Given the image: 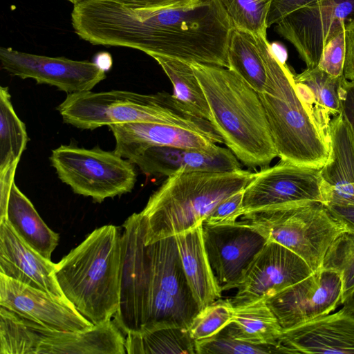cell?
I'll use <instances>...</instances> for the list:
<instances>
[{
  "label": "cell",
  "instance_id": "6da1fadb",
  "mask_svg": "<svg viewBox=\"0 0 354 354\" xmlns=\"http://www.w3.org/2000/svg\"><path fill=\"white\" fill-rule=\"evenodd\" d=\"M71 19L75 33L94 45L130 47L150 56L229 68L233 28L218 0L151 9L86 0L74 6Z\"/></svg>",
  "mask_w": 354,
  "mask_h": 354
},
{
  "label": "cell",
  "instance_id": "7a4b0ae2",
  "mask_svg": "<svg viewBox=\"0 0 354 354\" xmlns=\"http://www.w3.org/2000/svg\"><path fill=\"white\" fill-rule=\"evenodd\" d=\"M122 227L120 306L113 321L124 335L162 326L188 328L200 309L175 236L145 245L140 213Z\"/></svg>",
  "mask_w": 354,
  "mask_h": 354
},
{
  "label": "cell",
  "instance_id": "3957f363",
  "mask_svg": "<svg viewBox=\"0 0 354 354\" xmlns=\"http://www.w3.org/2000/svg\"><path fill=\"white\" fill-rule=\"evenodd\" d=\"M190 64L223 143L244 165L268 167L278 154L259 93L228 68Z\"/></svg>",
  "mask_w": 354,
  "mask_h": 354
},
{
  "label": "cell",
  "instance_id": "277c9868",
  "mask_svg": "<svg viewBox=\"0 0 354 354\" xmlns=\"http://www.w3.org/2000/svg\"><path fill=\"white\" fill-rule=\"evenodd\" d=\"M122 233L113 225L93 230L55 265L65 297L94 326L111 320L120 306Z\"/></svg>",
  "mask_w": 354,
  "mask_h": 354
},
{
  "label": "cell",
  "instance_id": "5b68a950",
  "mask_svg": "<svg viewBox=\"0 0 354 354\" xmlns=\"http://www.w3.org/2000/svg\"><path fill=\"white\" fill-rule=\"evenodd\" d=\"M254 173L177 171L167 177L140 212L145 245L203 224L223 199L243 189Z\"/></svg>",
  "mask_w": 354,
  "mask_h": 354
},
{
  "label": "cell",
  "instance_id": "8992f818",
  "mask_svg": "<svg viewBox=\"0 0 354 354\" xmlns=\"http://www.w3.org/2000/svg\"><path fill=\"white\" fill-rule=\"evenodd\" d=\"M64 122L81 129L131 122L173 125L223 142L212 123L196 114L174 95L112 90L68 94L57 107Z\"/></svg>",
  "mask_w": 354,
  "mask_h": 354
},
{
  "label": "cell",
  "instance_id": "52a82bcc",
  "mask_svg": "<svg viewBox=\"0 0 354 354\" xmlns=\"http://www.w3.org/2000/svg\"><path fill=\"white\" fill-rule=\"evenodd\" d=\"M266 61L267 82L259 95L278 157L297 165L322 167L329 154L328 138L313 121L297 95L294 75L272 46Z\"/></svg>",
  "mask_w": 354,
  "mask_h": 354
},
{
  "label": "cell",
  "instance_id": "ba28073f",
  "mask_svg": "<svg viewBox=\"0 0 354 354\" xmlns=\"http://www.w3.org/2000/svg\"><path fill=\"white\" fill-rule=\"evenodd\" d=\"M294 252L313 271L322 267L327 250L345 231L326 205L310 201L243 214L239 221Z\"/></svg>",
  "mask_w": 354,
  "mask_h": 354
},
{
  "label": "cell",
  "instance_id": "9c48e42d",
  "mask_svg": "<svg viewBox=\"0 0 354 354\" xmlns=\"http://www.w3.org/2000/svg\"><path fill=\"white\" fill-rule=\"evenodd\" d=\"M124 335L113 320L84 331H62L0 306V354H124Z\"/></svg>",
  "mask_w": 354,
  "mask_h": 354
},
{
  "label": "cell",
  "instance_id": "30bf717a",
  "mask_svg": "<svg viewBox=\"0 0 354 354\" xmlns=\"http://www.w3.org/2000/svg\"><path fill=\"white\" fill-rule=\"evenodd\" d=\"M50 160L74 193L97 203L131 192L136 182L134 164L115 151L61 145L52 151Z\"/></svg>",
  "mask_w": 354,
  "mask_h": 354
},
{
  "label": "cell",
  "instance_id": "8fae6325",
  "mask_svg": "<svg viewBox=\"0 0 354 354\" xmlns=\"http://www.w3.org/2000/svg\"><path fill=\"white\" fill-rule=\"evenodd\" d=\"M321 168L283 160L262 168L243 189V214L304 202L324 203Z\"/></svg>",
  "mask_w": 354,
  "mask_h": 354
},
{
  "label": "cell",
  "instance_id": "7c38bea8",
  "mask_svg": "<svg viewBox=\"0 0 354 354\" xmlns=\"http://www.w3.org/2000/svg\"><path fill=\"white\" fill-rule=\"evenodd\" d=\"M353 21L354 0H319L287 15L276 31L295 46L306 68H314L326 42Z\"/></svg>",
  "mask_w": 354,
  "mask_h": 354
},
{
  "label": "cell",
  "instance_id": "4fadbf2b",
  "mask_svg": "<svg viewBox=\"0 0 354 354\" xmlns=\"http://www.w3.org/2000/svg\"><path fill=\"white\" fill-rule=\"evenodd\" d=\"M342 283L337 272L320 268L266 299L283 330L334 311L342 304Z\"/></svg>",
  "mask_w": 354,
  "mask_h": 354
},
{
  "label": "cell",
  "instance_id": "5bb4252c",
  "mask_svg": "<svg viewBox=\"0 0 354 354\" xmlns=\"http://www.w3.org/2000/svg\"><path fill=\"white\" fill-rule=\"evenodd\" d=\"M1 67L22 79L56 86L68 94L86 92L106 78L105 70L96 62L51 57L0 48Z\"/></svg>",
  "mask_w": 354,
  "mask_h": 354
},
{
  "label": "cell",
  "instance_id": "9a60e30c",
  "mask_svg": "<svg viewBox=\"0 0 354 354\" xmlns=\"http://www.w3.org/2000/svg\"><path fill=\"white\" fill-rule=\"evenodd\" d=\"M203 226L207 255L222 290L236 288L256 254L268 242L261 234L237 221Z\"/></svg>",
  "mask_w": 354,
  "mask_h": 354
},
{
  "label": "cell",
  "instance_id": "2e32d148",
  "mask_svg": "<svg viewBox=\"0 0 354 354\" xmlns=\"http://www.w3.org/2000/svg\"><path fill=\"white\" fill-rule=\"evenodd\" d=\"M299 256L268 241L256 254L237 286L233 305L260 298L268 299L313 273Z\"/></svg>",
  "mask_w": 354,
  "mask_h": 354
},
{
  "label": "cell",
  "instance_id": "e0dca14e",
  "mask_svg": "<svg viewBox=\"0 0 354 354\" xmlns=\"http://www.w3.org/2000/svg\"><path fill=\"white\" fill-rule=\"evenodd\" d=\"M0 306L45 327L79 332L93 324L65 297L20 283L0 274Z\"/></svg>",
  "mask_w": 354,
  "mask_h": 354
},
{
  "label": "cell",
  "instance_id": "ac0fdd59",
  "mask_svg": "<svg viewBox=\"0 0 354 354\" xmlns=\"http://www.w3.org/2000/svg\"><path fill=\"white\" fill-rule=\"evenodd\" d=\"M278 343L283 353H354V315L343 306L283 330Z\"/></svg>",
  "mask_w": 354,
  "mask_h": 354
},
{
  "label": "cell",
  "instance_id": "d6986e66",
  "mask_svg": "<svg viewBox=\"0 0 354 354\" xmlns=\"http://www.w3.org/2000/svg\"><path fill=\"white\" fill-rule=\"evenodd\" d=\"M109 127L115 140V152L129 161L151 146L206 149L223 143L196 131L164 124L131 122L111 124Z\"/></svg>",
  "mask_w": 354,
  "mask_h": 354
},
{
  "label": "cell",
  "instance_id": "ffe728a7",
  "mask_svg": "<svg viewBox=\"0 0 354 354\" xmlns=\"http://www.w3.org/2000/svg\"><path fill=\"white\" fill-rule=\"evenodd\" d=\"M55 263L26 244L6 218H0V274L59 297Z\"/></svg>",
  "mask_w": 354,
  "mask_h": 354
},
{
  "label": "cell",
  "instance_id": "44dd1931",
  "mask_svg": "<svg viewBox=\"0 0 354 354\" xmlns=\"http://www.w3.org/2000/svg\"><path fill=\"white\" fill-rule=\"evenodd\" d=\"M328 140V157L321 168L324 204H354V136L342 112L330 122Z\"/></svg>",
  "mask_w": 354,
  "mask_h": 354
},
{
  "label": "cell",
  "instance_id": "7402d4cb",
  "mask_svg": "<svg viewBox=\"0 0 354 354\" xmlns=\"http://www.w3.org/2000/svg\"><path fill=\"white\" fill-rule=\"evenodd\" d=\"M344 79L343 75L333 77L318 66L306 68L294 75L299 99L328 140L330 122L342 112L341 90Z\"/></svg>",
  "mask_w": 354,
  "mask_h": 354
},
{
  "label": "cell",
  "instance_id": "603a6c76",
  "mask_svg": "<svg viewBox=\"0 0 354 354\" xmlns=\"http://www.w3.org/2000/svg\"><path fill=\"white\" fill-rule=\"evenodd\" d=\"M182 266L200 310L221 297L204 245L202 225L175 236Z\"/></svg>",
  "mask_w": 354,
  "mask_h": 354
},
{
  "label": "cell",
  "instance_id": "cb8c5ba5",
  "mask_svg": "<svg viewBox=\"0 0 354 354\" xmlns=\"http://www.w3.org/2000/svg\"><path fill=\"white\" fill-rule=\"evenodd\" d=\"M5 218L26 244L50 260L59 236L44 223L32 203L15 183L10 189Z\"/></svg>",
  "mask_w": 354,
  "mask_h": 354
},
{
  "label": "cell",
  "instance_id": "d4e9b609",
  "mask_svg": "<svg viewBox=\"0 0 354 354\" xmlns=\"http://www.w3.org/2000/svg\"><path fill=\"white\" fill-rule=\"evenodd\" d=\"M270 46L267 37L235 28L231 30L227 48L228 68L239 75L258 93L266 88V57Z\"/></svg>",
  "mask_w": 354,
  "mask_h": 354
},
{
  "label": "cell",
  "instance_id": "484cf974",
  "mask_svg": "<svg viewBox=\"0 0 354 354\" xmlns=\"http://www.w3.org/2000/svg\"><path fill=\"white\" fill-rule=\"evenodd\" d=\"M235 338L253 344H278L282 328L266 298L234 305L232 322L226 326Z\"/></svg>",
  "mask_w": 354,
  "mask_h": 354
},
{
  "label": "cell",
  "instance_id": "4316f807",
  "mask_svg": "<svg viewBox=\"0 0 354 354\" xmlns=\"http://www.w3.org/2000/svg\"><path fill=\"white\" fill-rule=\"evenodd\" d=\"M129 354H196L195 340L187 328L162 326L126 335Z\"/></svg>",
  "mask_w": 354,
  "mask_h": 354
},
{
  "label": "cell",
  "instance_id": "83f0119b",
  "mask_svg": "<svg viewBox=\"0 0 354 354\" xmlns=\"http://www.w3.org/2000/svg\"><path fill=\"white\" fill-rule=\"evenodd\" d=\"M151 57L170 80L174 97L196 114L211 122L207 100L190 63L162 55Z\"/></svg>",
  "mask_w": 354,
  "mask_h": 354
},
{
  "label": "cell",
  "instance_id": "f1b7e54d",
  "mask_svg": "<svg viewBox=\"0 0 354 354\" xmlns=\"http://www.w3.org/2000/svg\"><path fill=\"white\" fill-rule=\"evenodd\" d=\"M28 138L15 113L7 86L0 87V171L17 167Z\"/></svg>",
  "mask_w": 354,
  "mask_h": 354
},
{
  "label": "cell",
  "instance_id": "f546056e",
  "mask_svg": "<svg viewBox=\"0 0 354 354\" xmlns=\"http://www.w3.org/2000/svg\"><path fill=\"white\" fill-rule=\"evenodd\" d=\"M233 28L266 37L272 0H218Z\"/></svg>",
  "mask_w": 354,
  "mask_h": 354
},
{
  "label": "cell",
  "instance_id": "4dcf8cb0",
  "mask_svg": "<svg viewBox=\"0 0 354 354\" xmlns=\"http://www.w3.org/2000/svg\"><path fill=\"white\" fill-rule=\"evenodd\" d=\"M239 160L229 148L217 145L206 149H185L180 171L232 172L241 169Z\"/></svg>",
  "mask_w": 354,
  "mask_h": 354
},
{
  "label": "cell",
  "instance_id": "1f68e13d",
  "mask_svg": "<svg viewBox=\"0 0 354 354\" xmlns=\"http://www.w3.org/2000/svg\"><path fill=\"white\" fill-rule=\"evenodd\" d=\"M322 268L340 275L342 304L354 290V233L344 232L331 244L324 257Z\"/></svg>",
  "mask_w": 354,
  "mask_h": 354
},
{
  "label": "cell",
  "instance_id": "d6a6232c",
  "mask_svg": "<svg viewBox=\"0 0 354 354\" xmlns=\"http://www.w3.org/2000/svg\"><path fill=\"white\" fill-rule=\"evenodd\" d=\"M196 354L283 353L278 344H253L233 337L226 326L214 335L195 341Z\"/></svg>",
  "mask_w": 354,
  "mask_h": 354
},
{
  "label": "cell",
  "instance_id": "836d02e7",
  "mask_svg": "<svg viewBox=\"0 0 354 354\" xmlns=\"http://www.w3.org/2000/svg\"><path fill=\"white\" fill-rule=\"evenodd\" d=\"M185 149L167 146H151L131 162L147 175L170 176L180 171Z\"/></svg>",
  "mask_w": 354,
  "mask_h": 354
},
{
  "label": "cell",
  "instance_id": "e575fe53",
  "mask_svg": "<svg viewBox=\"0 0 354 354\" xmlns=\"http://www.w3.org/2000/svg\"><path fill=\"white\" fill-rule=\"evenodd\" d=\"M233 310L230 299L220 298L201 309L188 328L192 338L196 341L217 333L232 322Z\"/></svg>",
  "mask_w": 354,
  "mask_h": 354
},
{
  "label": "cell",
  "instance_id": "d590c367",
  "mask_svg": "<svg viewBox=\"0 0 354 354\" xmlns=\"http://www.w3.org/2000/svg\"><path fill=\"white\" fill-rule=\"evenodd\" d=\"M345 57L346 29L344 28L325 44L318 67L333 77H340L343 75Z\"/></svg>",
  "mask_w": 354,
  "mask_h": 354
},
{
  "label": "cell",
  "instance_id": "8d00e7d4",
  "mask_svg": "<svg viewBox=\"0 0 354 354\" xmlns=\"http://www.w3.org/2000/svg\"><path fill=\"white\" fill-rule=\"evenodd\" d=\"M243 189L236 192L221 201L203 223L219 225L236 223L238 218L243 214Z\"/></svg>",
  "mask_w": 354,
  "mask_h": 354
},
{
  "label": "cell",
  "instance_id": "74e56055",
  "mask_svg": "<svg viewBox=\"0 0 354 354\" xmlns=\"http://www.w3.org/2000/svg\"><path fill=\"white\" fill-rule=\"evenodd\" d=\"M319 0H272L267 19L268 27L277 24L292 12Z\"/></svg>",
  "mask_w": 354,
  "mask_h": 354
},
{
  "label": "cell",
  "instance_id": "f35d334b",
  "mask_svg": "<svg viewBox=\"0 0 354 354\" xmlns=\"http://www.w3.org/2000/svg\"><path fill=\"white\" fill-rule=\"evenodd\" d=\"M325 205L332 216L346 232L354 233V204L328 203Z\"/></svg>",
  "mask_w": 354,
  "mask_h": 354
},
{
  "label": "cell",
  "instance_id": "ab89813d",
  "mask_svg": "<svg viewBox=\"0 0 354 354\" xmlns=\"http://www.w3.org/2000/svg\"><path fill=\"white\" fill-rule=\"evenodd\" d=\"M342 112L348 122L354 136V80H343L341 90Z\"/></svg>",
  "mask_w": 354,
  "mask_h": 354
},
{
  "label": "cell",
  "instance_id": "60d3db41",
  "mask_svg": "<svg viewBox=\"0 0 354 354\" xmlns=\"http://www.w3.org/2000/svg\"><path fill=\"white\" fill-rule=\"evenodd\" d=\"M133 9H151L190 3L195 0H109Z\"/></svg>",
  "mask_w": 354,
  "mask_h": 354
},
{
  "label": "cell",
  "instance_id": "b9f144b4",
  "mask_svg": "<svg viewBox=\"0 0 354 354\" xmlns=\"http://www.w3.org/2000/svg\"><path fill=\"white\" fill-rule=\"evenodd\" d=\"M346 57L343 76L348 81L354 80V21L346 25Z\"/></svg>",
  "mask_w": 354,
  "mask_h": 354
},
{
  "label": "cell",
  "instance_id": "7bdbcfd3",
  "mask_svg": "<svg viewBox=\"0 0 354 354\" xmlns=\"http://www.w3.org/2000/svg\"><path fill=\"white\" fill-rule=\"evenodd\" d=\"M342 304L344 308L354 315V290L344 299Z\"/></svg>",
  "mask_w": 354,
  "mask_h": 354
},
{
  "label": "cell",
  "instance_id": "ee69618b",
  "mask_svg": "<svg viewBox=\"0 0 354 354\" xmlns=\"http://www.w3.org/2000/svg\"><path fill=\"white\" fill-rule=\"evenodd\" d=\"M68 1L71 2L72 3H73V5H75V4H77V3H81L82 1H84L86 0H68Z\"/></svg>",
  "mask_w": 354,
  "mask_h": 354
}]
</instances>
